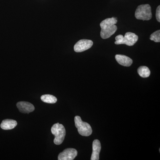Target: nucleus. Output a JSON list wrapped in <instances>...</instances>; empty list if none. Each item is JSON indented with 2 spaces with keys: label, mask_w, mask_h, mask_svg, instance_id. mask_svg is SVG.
<instances>
[{
  "label": "nucleus",
  "mask_w": 160,
  "mask_h": 160,
  "mask_svg": "<svg viewBox=\"0 0 160 160\" xmlns=\"http://www.w3.org/2000/svg\"><path fill=\"white\" fill-rule=\"evenodd\" d=\"M117 22V18H108L101 22L100 26L101 36L102 38L104 39L109 38L114 34L117 30V27L116 26Z\"/></svg>",
  "instance_id": "obj_1"
},
{
  "label": "nucleus",
  "mask_w": 160,
  "mask_h": 160,
  "mask_svg": "<svg viewBox=\"0 0 160 160\" xmlns=\"http://www.w3.org/2000/svg\"><path fill=\"white\" fill-rule=\"evenodd\" d=\"M52 133L54 135L53 142L57 145H61L65 139L66 135V129L62 124L59 123L53 125L51 128Z\"/></svg>",
  "instance_id": "obj_2"
},
{
  "label": "nucleus",
  "mask_w": 160,
  "mask_h": 160,
  "mask_svg": "<svg viewBox=\"0 0 160 160\" xmlns=\"http://www.w3.org/2000/svg\"><path fill=\"white\" fill-rule=\"evenodd\" d=\"M138 37V35L131 32H126L125 36L122 35H119L116 37V45L125 44L128 46H132L137 42Z\"/></svg>",
  "instance_id": "obj_3"
},
{
  "label": "nucleus",
  "mask_w": 160,
  "mask_h": 160,
  "mask_svg": "<svg viewBox=\"0 0 160 160\" xmlns=\"http://www.w3.org/2000/svg\"><path fill=\"white\" fill-rule=\"evenodd\" d=\"M75 125L78 129V132L82 136L88 137L91 135L92 129L89 124L83 122L81 118L77 116L74 118Z\"/></svg>",
  "instance_id": "obj_4"
},
{
  "label": "nucleus",
  "mask_w": 160,
  "mask_h": 160,
  "mask_svg": "<svg viewBox=\"0 0 160 160\" xmlns=\"http://www.w3.org/2000/svg\"><path fill=\"white\" fill-rule=\"evenodd\" d=\"M135 16L137 19L143 21L151 19L152 17L151 6L149 4L139 6L136 10Z\"/></svg>",
  "instance_id": "obj_5"
},
{
  "label": "nucleus",
  "mask_w": 160,
  "mask_h": 160,
  "mask_svg": "<svg viewBox=\"0 0 160 160\" xmlns=\"http://www.w3.org/2000/svg\"><path fill=\"white\" fill-rule=\"evenodd\" d=\"M93 45V42L91 40L82 39L76 43L74 46V50L76 52H82L91 48Z\"/></svg>",
  "instance_id": "obj_6"
},
{
  "label": "nucleus",
  "mask_w": 160,
  "mask_h": 160,
  "mask_svg": "<svg viewBox=\"0 0 160 160\" xmlns=\"http://www.w3.org/2000/svg\"><path fill=\"white\" fill-rule=\"evenodd\" d=\"M78 155V151L76 149L73 148H68L65 149L59 154L58 160H73Z\"/></svg>",
  "instance_id": "obj_7"
},
{
  "label": "nucleus",
  "mask_w": 160,
  "mask_h": 160,
  "mask_svg": "<svg viewBox=\"0 0 160 160\" xmlns=\"http://www.w3.org/2000/svg\"><path fill=\"white\" fill-rule=\"evenodd\" d=\"M18 109L22 113H29L35 109L34 106L31 103L26 102H18L17 104Z\"/></svg>",
  "instance_id": "obj_8"
},
{
  "label": "nucleus",
  "mask_w": 160,
  "mask_h": 160,
  "mask_svg": "<svg viewBox=\"0 0 160 160\" xmlns=\"http://www.w3.org/2000/svg\"><path fill=\"white\" fill-rule=\"evenodd\" d=\"M92 152L91 157V160L99 159V154L101 150V144L98 140L96 139L92 142Z\"/></svg>",
  "instance_id": "obj_9"
},
{
  "label": "nucleus",
  "mask_w": 160,
  "mask_h": 160,
  "mask_svg": "<svg viewBox=\"0 0 160 160\" xmlns=\"http://www.w3.org/2000/svg\"><path fill=\"white\" fill-rule=\"evenodd\" d=\"M115 59L122 66L129 67L132 63V60L130 58L123 55H116Z\"/></svg>",
  "instance_id": "obj_10"
},
{
  "label": "nucleus",
  "mask_w": 160,
  "mask_h": 160,
  "mask_svg": "<svg viewBox=\"0 0 160 160\" xmlns=\"http://www.w3.org/2000/svg\"><path fill=\"white\" fill-rule=\"evenodd\" d=\"M18 123L15 120L5 119L3 120L1 124V127L4 130H10L14 129L17 126Z\"/></svg>",
  "instance_id": "obj_11"
},
{
  "label": "nucleus",
  "mask_w": 160,
  "mask_h": 160,
  "mask_svg": "<svg viewBox=\"0 0 160 160\" xmlns=\"http://www.w3.org/2000/svg\"><path fill=\"white\" fill-rule=\"evenodd\" d=\"M41 100L44 102L54 104L57 102V98L54 96L50 94L43 95L41 97Z\"/></svg>",
  "instance_id": "obj_12"
},
{
  "label": "nucleus",
  "mask_w": 160,
  "mask_h": 160,
  "mask_svg": "<svg viewBox=\"0 0 160 160\" xmlns=\"http://www.w3.org/2000/svg\"><path fill=\"white\" fill-rule=\"evenodd\" d=\"M138 72L141 77L143 78L149 77L150 74V71L149 68L145 66L140 67L138 69Z\"/></svg>",
  "instance_id": "obj_13"
},
{
  "label": "nucleus",
  "mask_w": 160,
  "mask_h": 160,
  "mask_svg": "<svg viewBox=\"0 0 160 160\" xmlns=\"http://www.w3.org/2000/svg\"><path fill=\"white\" fill-rule=\"evenodd\" d=\"M150 39L155 42H160V30H157L152 33L150 36Z\"/></svg>",
  "instance_id": "obj_14"
},
{
  "label": "nucleus",
  "mask_w": 160,
  "mask_h": 160,
  "mask_svg": "<svg viewBox=\"0 0 160 160\" xmlns=\"http://www.w3.org/2000/svg\"><path fill=\"white\" fill-rule=\"evenodd\" d=\"M156 17L157 20L158 22H160V6H158L156 10Z\"/></svg>",
  "instance_id": "obj_15"
}]
</instances>
